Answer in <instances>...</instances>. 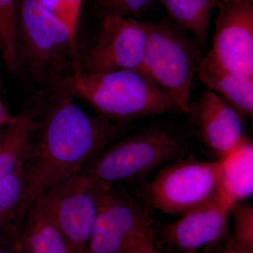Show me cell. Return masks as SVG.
<instances>
[{"instance_id": "cell-24", "label": "cell", "mask_w": 253, "mask_h": 253, "mask_svg": "<svg viewBox=\"0 0 253 253\" xmlns=\"http://www.w3.org/2000/svg\"><path fill=\"white\" fill-rule=\"evenodd\" d=\"M14 117L15 116L9 113L5 105L0 100V127L11 122Z\"/></svg>"}, {"instance_id": "cell-10", "label": "cell", "mask_w": 253, "mask_h": 253, "mask_svg": "<svg viewBox=\"0 0 253 253\" xmlns=\"http://www.w3.org/2000/svg\"><path fill=\"white\" fill-rule=\"evenodd\" d=\"M233 205L222 196L184 213L176 220H154L155 241L160 253H198L215 246L227 234Z\"/></svg>"}, {"instance_id": "cell-21", "label": "cell", "mask_w": 253, "mask_h": 253, "mask_svg": "<svg viewBox=\"0 0 253 253\" xmlns=\"http://www.w3.org/2000/svg\"><path fill=\"white\" fill-rule=\"evenodd\" d=\"M154 0H94L101 17L107 16L140 17Z\"/></svg>"}, {"instance_id": "cell-1", "label": "cell", "mask_w": 253, "mask_h": 253, "mask_svg": "<svg viewBox=\"0 0 253 253\" xmlns=\"http://www.w3.org/2000/svg\"><path fill=\"white\" fill-rule=\"evenodd\" d=\"M44 110L23 168L38 197L81 172L106 147L126 135L128 124L86 114L73 98L54 94Z\"/></svg>"}, {"instance_id": "cell-14", "label": "cell", "mask_w": 253, "mask_h": 253, "mask_svg": "<svg viewBox=\"0 0 253 253\" xmlns=\"http://www.w3.org/2000/svg\"><path fill=\"white\" fill-rule=\"evenodd\" d=\"M196 76L210 90L217 92L244 116L253 117V78L224 67L209 53L201 60Z\"/></svg>"}, {"instance_id": "cell-22", "label": "cell", "mask_w": 253, "mask_h": 253, "mask_svg": "<svg viewBox=\"0 0 253 253\" xmlns=\"http://www.w3.org/2000/svg\"><path fill=\"white\" fill-rule=\"evenodd\" d=\"M83 0H60L55 16L68 28L74 41L77 42L78 18Z\"/></svg>"}, {"instance_id": "cell-16", "label": "cell", "mask_w": 253, "mask_h": 253, "mask_svg": "<svg viewBox=\"0 0 253 253\" xmlns=\"http://www.w3.org/2000/svg\"><path fill=\"white\" fill-rule=\"evenodd\" d=\"M14 253H70L66 240L38 199L32 206L16 244Z\"/></svg>"}, {"instance_id": "cell-12", "label": "cell", "mask_w": 253, "mask_h": 253, "mask_svg": "<svg viewBox=\"0 0 253 253\" xmlns=\"http://www.w3.org/2000/svg\"><path fill=\"white\" fill-rule=\"evenodd\" d=\"M209 54L232 71L253 78V3L222 0Z\"/></svg>"}, {"instance_id": "cell-8", "label": "cell", "mask_w": 253, "mask_h": 253, "mask_svg": "<svg viewBox=\"0 0 253 253\" xmlns=\"http://www.w3.org/2000/svg\"><path fill=\"white\" fill-rule=\"evenodd\" d=\"M149 29V21L104 16L97 33L76 62L89 73L121 70L142 73Z\"/></svg>"}, {"instance_id": "cell-13", "label": "cell", "mask_w": 253, "mask_h": 253, "mask_svg": "<svg viewBox=\"0 0 253 253\" xmlns=\"http://www.w3.org/2000/svg\"><path fill=\"white\" fill-rule=\"evenodd\" d=\"M23 163L0 179V229L4 238L3 247L7 249L16 244L30 210L39 198Z\"/></svg>"}, {"instance_id": "cell-19", "label": "cell", "mask_w": 253, "mask_h": 253, "mask_svg": "<svg viewBox=\"0 0 253 253\" xmlns=\"http://www.w3.org/2000/svg\"><path fill=\"white\" fill-rule=\"evenodd\" d=\"M20 2L21 0H0V54L14 76L23 71L18 42Z\"/></svg>"}, {"instance_id": "cell-2", "label": "cell", "mask_w": 253, "mask_h": 253, "mask_svg": "<svg viewBox=\"0 0 253 253\" xmlns=\"http://www.w3.org/2000/svg\"><path fill=\"white\" fill-rule=\"evenodd\" d=\"M49 86L54 94L81 99L92 107L99 117L118 124H128L146 116L181 113L167 94L138 71L86 72L76 60Z\"/></svg>"}, {"instance_id": "cell-7", "label": "cell", "mask_w": 253, "mask_h": 253, "mask_svg": "<svg viewBox=\"0 0 253 253\" xmlns=\"http://www.w3.org/2000/svg\"><path fill=\"white\" fill-rule=\"evenodd\" d=\"M18 42L23 69L46 85L67 71L79 54L67 26L36 0H21Z\"/></svg>"}, {"instance_id": "cell-20", "label": "cell", "mask_w": 253, "mask_h": 253, "mask_svg": "<svg viewBox=\"0 0 253 253\" xmlns=\"http://www.w3.org/2000/svg\"><path fill=\"white\" fill-rule=\"evenodd\" d=\"M233 229L227 241L241 249L253 251V208L248 203H239L231 208Z\"/></svg>"}, {"instance_id": "cell-4", "label": "cell", "mask_w": 253, "mask_h": 253, "mask_svg": "<svg viewBox=\"0 0 253 253\" xmlns=\"http://www.w3.org/2000/svg\"><path fill=\"white\" fill-rule=\"evenodd\" d=\"M97 214L83 253H160L149 209L118 184H96Z\"/></svg>"}, {"instance_id": "cell-23", "label": "cell", "mask_w": 253, "mask_h": 253, "mask_svg": "<svg viewBox=\"0 0 253 253\" xmlns=\"http://www.w3.org/2000/svg\"><path fill=\"white\" fill-rule=\"evenodd\" d=\"M207 249L208 253H253V251L241 249L228 241L222 246H219L217 244L215 246L208 248Z\"/></svg>"}, {"instance_id": "cell-15", "label": "cell", "mask_w": 253, "mask_h": 253, "mask_svg": "<svg viewBox=\"0 0 253 253\" xmlns=\"http://www.w3.org/2000/svg\"><path fill=\"white\" fill-rule=\"evenodd\" d=\"M220 193L234 205L246 202L253 193V144L246 136L219 161Z\"/></svg>"}, {"instance_id": "cell-17", "label": "cell", "mask_w": 253, "mask_h": 253, "mask_svg": "<svg viewBox=\"0 0 253 253\" xmlns=\"http://www.w3.org/2000/svg\"><path fill=\"white\" fill-rule=\"evenodd\" d=\"M39 124V115L23 111L0 128V179L14 171L24 161Z\"/></svg>"}, {"instance_id": "cell-9", "label": "cell", "mask_w": 253, "mask_h": 253, "mask_svg": "<svg viewBox=\"0 0 253 253\" xmlns=\"http://www.w3.org/2000/svg\"><path fill=\"white\" fill-rule=\"evenodd\" d=\"M38 199L66 240L70 253H83L97 214L96 184L81 171L46 189Z\"/></svg>"}, {"instance_id": "cell-28", "label": "cell", "mask_w": 253, "mask_h": 253, "mask_svg": "<svg viewBox=\"0 0 253 253\" xmlns=\"http://www.w3.org/2000/svg\"><path fill=\"white\" fill-rule=\"evenodd\" d=\"M1 81H0V94H1Z\"/></svg>"}, {"instance_id": "cell-18", "label": "cell", "mask_w": 253, "mask_h": 253, "mask_svg": "<svg viewBox=\"0 0 253 253\" xmlns=\"http://www.w3.org/2000/svg\"><path fill=\"white\" fill-rule=\"evenodd\" d=\"M222 0H154L162 5L169 18L185 30L204 50L213 8Z\"/></svg>"}, {"instance_id": "cell-29", "label": "cell", "mask_w": 253, "mask_h": 253, "mask_svg": "<svg viewBox=\"0 0 253 253\" xmlns=\"http://www.w3.org/2000/svg\"><path fill=\"white\" fill-rule=\"evenodd\" d=\"M0 128H1V127H0Z\"/></svg>"}, {"instance_id": "cell-25", "label": "cell", "mask_w": 253, "mask_h": 253, "mask_svg": "<svg viewBox=\"0 0 253 253\" xmlns=\"http://www.w3.org/2000/svg\"><path fill=\"white\" fill-rule=\"evenodd\" d=\"M0 253H14L11 252L10 250L6 249V248L1 247L0 246Z\"/></svg>"}, {"instance_id": "cell-3", "label": "cell", "mask_w": 253, "mask_h": 253, "mask_svg": "<svg viewBox=\"0 0 253 253\" xmlns=\"http://www.w3.org/2000/svg\"><path fill=\"white\" fill-rule=\"evenodd\" d=\"M188 149L183 131L169 125L153 123L114 141L81 172L95 184L137 182L186 156Z\"/></svg>"}, {"instance_id": "cell-11", "label": "cell", "mask_w": 253, "mask_h": 253, "mask_svg": "<svg viewBox=\"0 0 253 253\" xmlns=\"http://www.w3.org/2000/svg\"><path fill=\"white\" fill-rule=\"evenodd\" d=\"M189 125L211 161H220L244 137V114L214 91L190 101Z\"/></svg>"}, {"instance_id": "cell-27", "label": "cell", "mask_w": 253, "mask_h": 253, "mask_svg": "<svg viewBox=\"0 0 253 253\" xmlns=\"http://www.w3.org/2000/svg\"><path fill=\"white\" fill-rule=\"evenodd\" d=\"M224 1H253V0H224Z\"/></svg>"}, {"instance_id": "cell-26", "label": "cell", "mask_w": 253, "mask_h": 253, "mask_svg": "<svg viewBox=\"0 0 253 253\" xmlns=\"http://www.w3.org/2000/svg\"><path fill=\"white\" fill-rule=\"evenodd\" d=\"M4 246V238H3L2 233L0 229V246Z\"/></svg>"}, {"instance_id": "cell-5", "label": "cell", "mask_w": 253, "mask_h": 253, "mask_svg": "<svg viewBox=\"0 0 253 253\" xmlns=\"http://www.w3.org/2000/svg\"><path fill=\"white\" fill-rule=\"evenodd\" d=\"M149 23L142 73L187 115L193 80L204 50L170 18Z\"/></svg>"}, {"instance_id": "cell-6", "label": "cell", "mask_w": 253, "mask_h": 253, "mask_svg": "<svg viewBox=\"0 0 253 253\" xmlns=\"http://www.w3.org/2000/svg\"><path fill=\"white\" fill-rule=\"evenodd\" d=\"M220 188L219 162L187 154L160 168L149 181H141L136 194L147 208L182 215L220 197Z\"/></svg>"}]
</instances>
